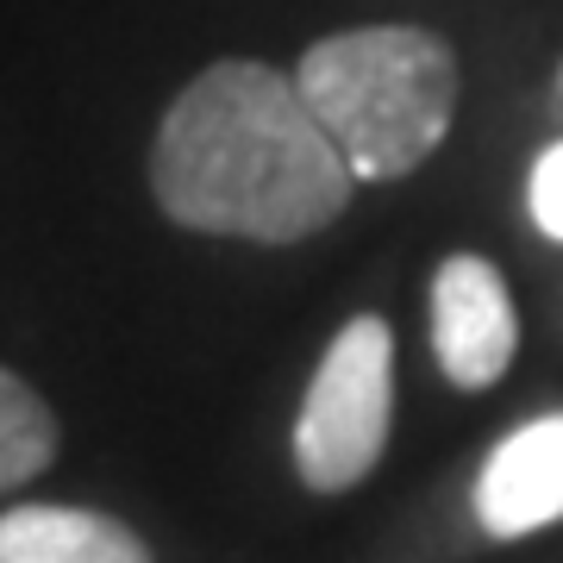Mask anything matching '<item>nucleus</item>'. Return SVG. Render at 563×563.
I'll return each instance as SVG.
<instances>
[{"label": "nucleus", "instance_id": "6e6552de", "mask_svg": "<svg viewBox=\"0 0 563 563\" xmlns=\"http://www.w3.org/2000/svg\"><path fill=\"white\" fill-rule=\"evenodd\" d=\"M526 201H532L539 232L563 239V144H551V151L532 163V188H526Z\"/></svg>", "mask_w": 563, "mask_h": 563}, {"label": "nucleus", "instance_id": "39448f33", "mask_svg": "<svg viewBox=\"0 0 563 563\" xmlns=\"http://www.w3.org/2000/svg\"><path fill=\"white\" fill-rule=\"evenodd\" d=\"M476 520L495 539H526L563 520V407L507 432L476 470Z\"/></svg>", "mask_w": 563, "mask_h": 563}, {"label": "nucleus", "instance_id": "0eeeda50", "mask_svg": "<svg viewBox=\"0 0 563 563\" xmlns=\"http://www.w3.org/2000/svg\"><path fill=\"white\" fill-rule=\"evenodd\" d=\"M57 413L44 401L38 388L0 369V495L25 488L32 476H44L57 463Z\"/></svg>", "mask_w": 563, "mask_h": 563}, {"label": "nucleus", "instance_id": "20e7f679", "mask_svg": "<svg viewBox=\"0 0 563 563\" xmlns=\"http://www.w3.org/2000/svg\"><path fill=\"white\" fill-rule=\"evenodd\" d=\"M432 351L463 395H483L514 369L520 313H514L507 276L476 251H457L432 269Z\"/></svg>", "mask_w": 563, "mask_h": 563}, {"label": "nucleus", "instance_id": "7ed1b4c3", "mask_svg": "<svg viewBox=\"0 0 563 563\" xmlns=\"http://www.w3.org/2000/svg\"><path fill=\"white\" fill-rule=\"evenodd\" d=\"M395 426V332L383 313H357L325 344L295 420V470L313 495L357 488L388 451Z\"/></svg>", "mask_w": 563, "mask_h": 563}, {"label": "nucleus", "instance_id": "f257e3e1", "mask_svg": "<svg viewBox=\"0 0 563 563\" xmlns=\"http://www.w3.org/2000/svg\"><path fill=\"white\" fill-rule=\"evenodd\" d=\"M351 163L325 139L295 76L257 57L207 63L151 144V195L181 232L301 244L344 213Z\"/></svg>", "mask_w": 563, "mask_h": 563}, {"label": "nucleus", "instance_id": "423d86ee", "mask_svg": "<svg viewBox=\"0 0 563 563\" xmlns=\"http://www.w3.org/2000/svg\"><path fill=\"white\" fill-rule=\"evenodd\" d=\"M0 563H151V551L113 514L32 501L0 514Z\"/></svg>", "mask_w": 563, "mask_h": 563}, {"label": "nucleus", "instance_id": "f03ea898", "mask_svg": "<svg viewBox=\"0 0 563 563\" xmlns=\"http://www.w3.org/2000/svg\"><path fill=\"white\" fill-rule=\"evenodd\" d=\"M295 88L357 181H401L457 120V57L426 25H351L307 44Z\"/></svg>", "mask_w": 563, "mask_h": 563}]
</instances>
